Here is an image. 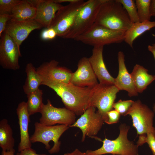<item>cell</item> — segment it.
Here are the masks:
<instances>
[{
	"mask_svg": "<svg viewBox=\"0 0 155 155\" xmlns=\"http://www.w3.org/2000/svg\"><path fill=\"white\" fill-rule=\"evenodd\" d=\"M150 11L151 16L155 17V0H151Z\"/></svg>",
	"mask_w": 155,
	"mask_h": 155,
	"instance_id": "d590c367",
	"label": "cell"
},
{
	"mask_svg": "<svg viewBox=\"0 0 155 155\" xmlns=\"http://www.w3.org/2000/svg\"><path fill=\"white\" fill-rule=\"evenodd\" d=\"M15 151H2L1 155H20L19 153H18L15 155Z\"/></svg>",
	"mask_w": 155,
	"mask_h": 155,
	"instance_id": "8d00e7d4",
	"label": "cell"
},
{
	"mask_svg": "<svg viewBox=\"0 0 155 155\" xmlns=\"http://www.w3.org/2000/svg\"><path fill=\"white\" fill-rule=\"evenodd\" d=\"M153 111L155 113V104L154 106L153 107Z\"/></svg>",
	"mask_w": 155,
	"mask_h": 155,
	"instance_id": "ab89813d",
	"label": "cell"
},
{
	"mask_svg": "<svg viewBox=\"0 0 155 155\" xmlns=\"http://www.w3.org/2000/svg\"><path fill=\"white\" fill-rule=\"evenodd\" d=\"M125 10L129 18L132 23L139 22L137 9L134 0H117Z\"/></svg>",
	"mask_w": 155,
	"mask_h": 155,
	"instance_id": "4316f807",
	"label": "cell"
},
{
	"mask_svg": "<svg viewBox=\"0 0 155 155\" xmlns=\"http://www.w3.org/2000/svg\"><path fill=\"white\" fill-rule=\"evenodd\" d=\"M97 79L89 58L84 57L79 61L76 70L72 73L70 83L80 87L93 88L99 84Z\"/></svg>",
	"mask_w": 155,
	"mask_h": 155,
	"instance_id": "5bb4252c",
	"label": "cell"
},
{
	"mask_svg": "<svg viewBox=\"0 0 155 155\" xmlns=\"http://www.w3.org/2000/svg\"><path fill=\"white\" fill-rule=\"evenodd\" d=\"M77 0H55L57 3L61 4L63 2H68L69 3L76 1Z\"/></svg>",
	"mask_w": 155,
	"mask_h": 155,
	"instance_id": "f35d334b",
	"label": "cell"
},
{
	"mask_svg": "<svg viewBox=\"0 0 155 155\" xmlns=\"http://www.w3.org/2000/svg\"><path fill=\"white\" fill-rule=\"evenodd\" d=\"M22 1L21 0H0V14L10 15L13 9Z\"/></svg>",
	"mask_w": 155,
	"mask_h": 155,
	"instance_id": "f1b7e54d",
	"label": "cell"
},
{
	"mask_svg": "<svg viewBox=\"0 0 155 155\" xmlns=\"http://www.w3.org/2000/svg\"><path fill=\"white\" fill-rule=\"evenodd\" d=\"M105 119L97 111L96 108H88L79 118L69 127L79 128L82 132V141L84 142L86 136L95 137L102 128Z\"/></svg>",
	"mask_w": 155,
	"mask_h": 155,
	"instance_id": "8fae6325",
	"label": "cell"
},
{
	"mask_svg": "<svg viewBox=\"0 0 155 155\" xmlns=\"http://www.w3.org/2000/svg\"><path fill=\"white\" fill-rule=\"evenodd\" d=\"M57 36L55 30L52 28H49L42 31L41 37L44 40H51Z\"/></svg>",
	"mask_w": 155,
	"mask_h": 155,
	"instance_id": "4dcf8cb0",
	"label": "cell"
},
{
	"mask_svg": "<svg viewBox=\"0 0 155 155\" xmlns=\"http://www.w3.org/2000/svg\"><path fill=\"white\" fill-rule=\"evenodd\" d=\"M135 1L139 22L150 21L151 16L150 11L151 0H136Z\"/></svg>",
	"mask_w": 155,
	"mask_h": 155,
	"instance_id": "484cf974",
	"label": "cell"
},
{
	"mask_svg": "<svg viewBox=\"0 0 155 155\" xmlns=\"http://www.w3.org/2000/svg\"><path fill=\"white\" fill-rule=\"evenodd\" d=\"M154 77H155V75H154Z\"/></svg>",
	"mask_w": 155,
	"mask_h": 155,
	"instance_id": "7bdbcfd3",
	"label": "cell"
},
{
	"mask_svg": "<svg viewBox=\"0 0 155 155\" xmlns=\"http://www.w3.org/2000/svg\"><path fill=\"white\" fill-rule=\"evenodd\" d=\"M155 27V21H149L133 23L125 32L124 41L132 48L133 42L136 38Z\"/></svg>",
	"mask_w": 155,
	"mask_h": 155,
	"instance_id": "603a6c76",
	"label": "cell"
},
{
	"mask_svg": "<svg viewBox=\"0 0 155 155\" xmlns=\"http://www.w3.org/2000/svg\"><path fill=\"white\" fill-rule=\"evenodd\" d=\"M103 46L93 47L92 55L89 58V62L99 84L106 85H114L115 78L109 73L104 61Z\"/></svg>",
	"mask_w": 155,
	"mask_h": 155,
	"instance_id": "2e32d148",
	"label": "cell"
},
{
	"mask_svg": "<svg viewBox=\"0 0 155 155\" xmlns=\"http://www.w3.org/2000/svg\"><path fill=\"white\" fill-rule=\"evenodd\" d=\"M95 23L111 30L124 31L128 30L133 24L117 0H104Z\"/></svg>",
	"mask_w": 155,
	"mask_h": 155,
	"instance_id": "7a4b0ae2",
	"label": "cell"
},
{
	"mask_svg": "<svg viewBox=\"0 0 155 155\" xmlns=\"http://www.w3.org/2000/svg\"><path fill=\"white\" fill-rule=\"evenodd\" d=\"M86 1L77 0L63 5L57 12L49 28L55 30L57 36L63 38L71 26L77 14Z\"/></svg>",
	"mask_w": 155,
	"mask_h": 155,
	"instance_id": "ba28073f",
	"label": "cell"
},
{
	"mask_svg": "<svg viewBox=\"0 0 155 155\" xmlns=\"http://www.w3.org/2000/svg\"><path fill=\"white\" fill-rule=\"evenodd\" d=\"M125 32L111 30L94 23L86 31L74 40L93 47L104 46L124 41Z\"/></svg>",
	"mask_w": 155,
	"mask_h": 155,
	"instance_id": "5b68a950",
	"label": "cell"
},
{
	"mask_svg": "<svg viewBox=\"0 0 155 155\" xmlns=\"http://www.w3.org/2000/svg\"><path fill=\"white\" fill-rule=\"evenodd\" d=\"M107 119L105 122L108 124H112L119 122L120 114L115 110H112L107 113Z\"/></svg>",
	"mask_w": 155,
	"mask_h": 155,
	"instance_id": "f546056e",
	"label": "cell"
},
{
	"mask_svg": "<svg viewBox=\"0 0 155 155\" xmlns=\"http://www.w3.org/2000/svg\"><path fill=\"white\" fill-rule=\"evenodd\" d=\"M131 117L132 126L136 129L139 137L146 136L149 133L155 134L153 126L154 113L140 100L134 101L126 115Z\"/></svg>",
	"mask_w": 155,
	"mask_h": 155,
	"instance_id": "52a82bcc",
	"label": "cell"
},
{
	"mask_svg": "<svg viewBox=\"0 0 155 155\" xmlns=\"http://www.w3.org/2000/svg\"><path fill=\"white\" fill-rule=\"evenodd\" d=\"M119 90L114 85L99 84L93 88L91 106L97 108L104 117L105 122L107 119V113L113 110V105Z\"/></svg>",
	"mask_w": 155,
	"mask_h": 155,
	"instance_id": "9c48e42d",
	"label": "cell"
},
{
	"mask_svg": "<svg viewBox=\"0 0 155 155\" xmlns=\"http://www.w3.org/2000/svg\"><path fill=\"white\" fill-rule=\"evenodd\" d=\"M148 70L143 66L136 64L131 75L137 93H142L155 79L154 75L148 73Z\"/></svg>",
	"mask_w": 155,
	"mask_h": 155,
	"instance_id": "44dd1931",
	"label": "cell"
},
{
	"mask_svg": "<svg viewBox=\"0 0 155 155\" xmlns=\"http://www.w3.org/2000/svg\"><path fill=\"white\" fill-rule=\"evenodd\" d=\"M16 113L20 130V141L18 146V151L20 152L25 149L31 148L32 146L28 131L30 116L26 102L22 101L19 103L16 109Z\"/></svg>",
	"mask_w": 155,
	"mask_h": 155,
	"instance_id": "d6986e66",
	"label": "cell"
},
{
	"mask_svg": "<svg viewBox=\"0 0 155 155\" xmlns=\"http://www.w3.org/2000/svg\"><path fill=\"white\" fill-rule=\"evenodd\" d=\"M42 27L41 24L34 20L16 21L10 19L4 32L13 40L20 49L22 42L32 31L40 29Z\"/></svg>",
	"mask_w": 155,
	"mask_h": 155,
	"instance_id": "4fadbf2b",
	"label": "cell"
},
{
	"mask_svg": "<svg viewBox=\"0 0 155 155\" xmlns=\"http://www.w3.org/2000/svg\"><path fill=\"white\" fill-rule=\"evenodd\" d=\"M148 49L152 53L155 60V47L152 45H149L148 46Z\"/></svg>",
	"mask_w": 155,
	"mask_h": 155,
	"instance_id": "74e56055",
	"label": "cell"
},
{
	"mask_svg": "<svg viewBox=\"0 0 155 155\" xmlns=\"http://www.w3.org/2000/svg\"><path fill=\"white\" fill-rule=\"evenodd\" d=\"M111 155H120L116 154H112Z\"/></svg>",
	"mask_w": 155,
	"mask_h": 155,
	"instance_id": "b9f144b4",
	"label": "cell"
},
{
	"mask_svg": "<svg viewBox=\"0 0 155 155\" xmlns=\"http://www.w3.org/2000/svg\"><path fill=\"white\" fill-rule=\"evenodd\" d=\"M41 114L40 123L46 126L56 124H64L69 126L75 121V115L65 108H57L53 106L50 100L43 105L40 113Z\"/></svg>",
	"mask_w": 155,
	"mask_h": 155,
	"instance_id": "30bf717a",
	"label": "cell"
},
{
	"mask_svg": "<svg viewBox=\"0 0 155 155\" xmlns=\"http://www.w3.org/2000/svg\"><path fill=\"white\" fill-rule=\"evenodd\" d=\"M129 126L125 123L119 126V133L114 140L105 138L101 140L102 146L95 150H88L86 153L88 155H102L110 154L120 155H138V146L134 142L129 140L127 134Z\"/></svg>",
	"mask_w": 155,
	"mask_h": 155,
	"instance_id": "3957f363",
	"label": "cell"
},
{
	"mask_svg": "<svg viewBox=\"0 0 155 155\" xmlns=\"http://www.w3.org/2000/svg\"><path fill=\"white\" fill-rule=\"evenodd\" d=\"M119 72L118 75L115 78L114 85L120 90L127 91L129 96L138 95L131 75L129 73L125 64V55L121 51L118 54Z\"/></svg>",
	"mask_w": 155,
	"mask_h": 155,
	"instance_id": "ac0fdd59",
	"label": "cell"
},
{
	"mask_svg": "<svg viewBox=\"0 0 155 155\" xmlns=\"http://www.w3.org/2000/svg\"><path fill=\"white\" fill-rule=\"evenodd\" d=\"M0 38L1 65L7 69H19V59L21 56L20 49L13 40L7 33L3 32Z\"/></svg>",
	"mask_w": 155,
	"mask_h": 155,
	"instance_id": "7c38bea8",
	"label": "cell"
},
{
	"mask_svg": "<svg viewBox=\"0 0 155 155\" xmlns=\"http://www.w3.org/2000/svg\"><path fill=\"white\" fill-rule=\"evenodd\" d=\"M42 77L50 78L67 84H69L72 72L68 69L59 65L55 60L45 62L36 69Z\"/></svg>",
	"mask_w": 155,
	"mask_h": 155,
	"instance_id": "e0dca14e",
	"label": "cell"
},
{
	"mask_svg": "<svg viewBox=\"0 0 155 155\" xmlns=\"http://www.w3.org/2000/svg\"><path fill=\"white\" fill-rule=\"evenodd\" d=\"M10 19V16L9 14H0V37L4 32L7 23Z\"/></svg>",
	"mask_w": 155,
	"mask_h": 155,
	"instance_id": "d6a6232c",
	"label": "cell"
},
{
	"mask_svg": "<svg viewBox=\"0 0 155 155\" xmlns=\"http://www.w3.org/2000/svg\"><path fill=\"white\" fill-rule=\"evenodd\" d=\"M36 8L34 19L43 27L49 28L57 11L63 6L55 0H32Z\"/></svg>",
	"mask_w": 155,
	"mask_h": 155,
	"instance_id": "9a60e30c",
	"label": "cell"
},
{
	"mask_svg": "<svg viewBox=\"0 0 155 155\" xmlns=\"http://www.w3.org/2000/svg\"><path fill=\"white\" fill-rule=\"evenodd\" d=\"M42 85L53 90L60 97L65 108L77 115L91 106L93 88L82 87L50 78H43Z\"/></svg>",
	"mask_w": 155,
	"mask_h": 155,
	"instance_id": "6da1fadb",
	"label": "cell"
},
{
	"mask_svg": "<svg viewBox=\"0 0 155 155\" xmlns=\"http://www.w3.org/2000/svg\"><path fill=\"white\" fill-rule=\"evenodd\" d=\"M64 155H88L86 152H81L78 149H75L73 151L70 153H66Z\"/></svg>",
	"mask_w": 155,
	"mask_h": 155,
	"instance_id": "e575fe53",
	"label": "cell"
},
{
	"mask_svg": "<svg viewBox=\"0 0 155 155\" xmlns=\"http://www.w3.org/2000/svg\"><path fill=\"white\" fill-rule=\"evenodd\" d=\"M152 45L155 47V43H154L153 44H152Z\"/></svg>",
	"mask_w": 155,
	"mask_h": 155,
	"instance_id": "60d3db41",
	"label": "cell"
},
{
	"mask_svg": "<svg viewBox=\"0 0 155 155\" xmlns=\"http://www.w3.org/2000/svg\"><path fill=\"white\" fill-rule=\"evenodd\" d=\"M134 102L132 100H120L114 103L113 108L121 115L125 116Z\"/></svg>",
	"mask_w": 155,
	"mask_h": 155,
	"instance_id": "83f0119b",
	"label": "cell"
},
{
	"mask_svg": "<svg viewBox=\"0 0 155 155\" xmlns=\"http://www.w3.org/2000/svg\"><path fill=\"white\" fill-rule=\"evenodd\" d=\"M36 11V7L32 0H22L12 10L10 19L16 21L34 20Z\"/></svg>",
	"mask_w": 155,
	"mask_h": 155,
	"instance_id": "ffe728a7",
	"label": "cell"
},
{
	"mask_svg": "<svg viewBox=\"0 0 155 155\" xmlns=\"http://www.w3.org/2000/svg\"><path fill=\"white\" fill-rule=\"evenodd\" d=\"M147 143L153 155H155V134L149 133L146 134L144 143Z\"/></svg>",
	"mask_w": 155,
	"mask_h": 155,
	"instance_id": "1f68e13d",
	"label": "cell"
},
{
	"mask_svg": "<svg viewBox=\"0 0 155 155\" xmlns=\"http://www.w3.org/2000/svg\"><path fill=\"white\" fill-rule=\"evenodd\" d=\"M20 155H47L45 154H37L36 152L33 149L31 148H26L24 149L19 153Z\"/></svg>",
	"mask_w": 155,
	"mask_h": 155,
	"instance_id": "836d02e7",
	"label": "cell"
},
{
	"mask_svg": "<svg viewBox=\"0 0 155 155\" xmlns=\"http://www.w3.org/2000/svg\"><path fill=\"white\" fill-rule=\"evenodd\" d=\"M13 131L6 119L0 121V146L3 151H15Z\"/></svg>",
	"mask_w": 155,
	"mask_h": 155,
	"instance_id": "cb8c5ba5",
	"label": "cell"
},
{
	"mask_svg": "<svg viewBox=\"0 0 155 155\" xmlns=\"http://www.w3.org/2000/svg\"><path fill=\"white\" fill-rule=\"evenodd\" d=\"M104 1H86L77 14L71 26L63 38L74 39L91 27L95 23L99 10Z\"/></svg>",
	"mask_w": 155,
	"mask_h": 155,
	"instance_id": "277c9868",
	"label": "cell"
},
{
	"mask_svg": "<svg viewBox=\"0 0 155 155\" xmlns=\"http://www.w3.org/2000/svg\"><path fill=\"white\" fill-rule=\"evenodd\" d=\"M25 71L27 77L23 89L25 93L27 95L39 88V86L42 85V78L31 63L27 64Z\"/></svg>",
	"mask_w": 155,
	"mask_h": 155,
	"instance_id": "7402d4cb",
	"label": "cell"
},
{
	"mask_svg": "<svg viewBox=\"0 0 155 155\" xmlns=\"http://www.w3.org/2000/svg\"><path fill=\"white\" fill-rule=\"evenodd\" d=\"M42 90L38 89L35 91L27 95L26 102L28 111L30 116L37 113H40L44 104L42 102Z\"/></svg>",
	"mask_w": 155,
	"mask_h": 155,
	"instance_id": "d4e9b609",
	"label": "cell"
},
{
	"mask_svg": "<svg viewBox=\"0 0 155 155\" xmlns=\"http://www.w3.org/2000/svg\"><path fill=\"white\" fill-rule=\"evenodd\" d=\"M34 126V132L30 137L31 143H42L51 154L58 152L61 144L59 139L69 126L64 124L46 126L38 122L35 123Z\"/></svg>",
	"mask_w": 155,
	"mask_h": 155,
	"instance_id": "8992f818",
	"label": "cell"
}]
</instances>
